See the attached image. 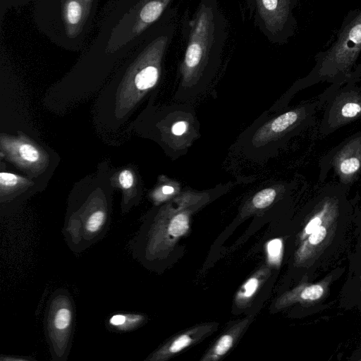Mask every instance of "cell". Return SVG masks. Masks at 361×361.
Returning <instances> with one entry per match:
<instances>
[{"mask_svg":"<svg viewBox=\"0 0 361 361\" xmlns=\"http://www.w3.org/2000/svg\"><path fill=\"white\" fill-rule=\"evenodd\" d=\"M143 319V317L139 314H118L110 318L109 324L118 330L126 331L137 326Z\"/></svg>","mask_w":361,"mask_h":361,"instance_id":"obj_12","label":"cell"},{"mask_svg":"<svg viewBox=\"0 0 361 361\" xmlns=\"http://www.w3.org/2000/svg\"><path fill=\"white\" fill-rule=\"evenodd\" d=\"M277 195L276 190L273 187L264 188L257 192L252 198V206L258 209L269 206Z\"/></svg>","mask_w":361,"mask_h":361,"instance_id":"obj_14","label":"cell"},{"mask_svg":"<svg viewBox=\"0 0 361 361\" xmlns=\"http://www.w3.org/2000/svg\"><path fill=\"white\" fill-rule=\"evenodd\" d=\"M100 0H35L33 19L51 42L78 51L86 44Z\"/></svg>","mask_w":361,"mask_h":361,"instance_id":"obj_3","label":"cell"},{"mask_svg":"<svg viewBox=\"0 0 361 361\" xmlns=\"http://www.w3.org/2000/svg\"><path fill=\"white\" fill-rule=\"evenodd\" d=\"M189 130V123L185 120H179L173 123L171 133L175 137H182Z\"/></svg>","mask_w":361,"mask_h":361,"instance_id":"obj_23","label":"cell"},{"mask_svg":"<svg viewBox=\"0 0 361 361\" xmlns=\"http://www.w3.org/2000/svg\"><path fill=\"white\" fill-rule=\"evenodd\" d=\"M360 166V162L356 157H350L343 160L340 169L343 173L350 174L357 171Z\"/></svg>","mask_w":361,"mask_h":361,"instance_id":"obj_22","label":"cell"},{"mask_svg":"<svg viewBox=\"0 0 361 361\" xmlns=\"http://www.w3.org/2000/svg\"><path fill=\"white\" fill-rule=\"evenodd\" d=\"M118 180L120 185L125 189L130 188L133 185L134 181L133 176L128 170L123 171L119 175Z\"/></svg>","mask_w":361,"mask_h":361,"instance_id":"obj_25","label":"cell"},{"mask_svg":"<svg viewBox=\"0 0 361 361\" xmlns=\"http://www.w3.org/2000/svg\"><path fill=\"white\" fill-rule=\"evenodd\" d=\"M324 215L325 210L323 209L319 213L314 216L306 224L302 235V239L305 240L311 233L317 229L319 226H321L324 222Z\"/></svg>","mask_w":361,"mask_h":361,"instance_id":"obj_19","label":"cell"},{"mask_svg":"<svg viewBox=\"0 0 361 361\" xmlns=\"http://www.w3.org/2000/svg\"><path fill=\"white\" fill-rule=\"evenodd\" d=\"M260 280L258 276L250 277L241 287L238 293L237 298L240 300H245L252 298L259 286Z\"/></svg>","mask_w":361,"mask_h":361,"instance_id":"obj_17","label":"cell"},{"mask_svg":"<svg viewBox=\"0 0 361 361\" xmlns=\"http://www.w3.org/2000/svg\"><path fill=\"white\" fill-rule=\"evenodd\" d=\"M46 319V336L54 360H65L69 350L73 328L74 310L68 294L54 293L51 298Z\"/></svg>","mask_w":361,"mask_h":361,"instance_id":"obj_6","label":"cell"},{"mask_svg":"<svg viewBox=\"0 0 361 361\" xmlns=\"http://www.w3.org/2000/svg\"><path fill=\"white\" fill-rule=\"evenodd\" d=\"M200 329H192L174 338L157 351L151 360L164 359L179 353L191 345L195 340L199 339L198 338L200 337Z\"/></svg>","mask_w":361,"mask_h":361,"instance_id":"obj_9","label":"cell"},{"mask_svg":"<svg viewBox=\"0 0 361 361\" xmlns=\"http://www.w3.org/2000/svg\"><path fill=\"white\" fill-rule=\"evenodd\" d=\"M252 25L271 44L283 45L295 35L298 0H240Z\"/></svg>","mask_w":361,"mask_h":361,"instance_id":"obj_4","label":"cell"},{"mask_svg":"<svg viewBox=\"0 0 361 361\" xmlns=\"http://www.w3.org/2000/svg\"><path fill=\"white\" fill-rule=\"evenodd\" d=\"M324 294V288L320 284H312L303 288L300 293V298L305 301L319 299Z\"/></svg>","mask_w":361,"mask_h":361,"instance_id":"obj_18","label":"cell"},{"mask_svg":"<svg viewBox=\"0 0 361 361\" xmlns=\"http://www.w3.org/2000/svg\"><path fill=\"white\" fill-rule=\"evenodd\" d=\"M298 118V114L295 111H287L264 123L252 137V142L264 145L271 142L276 137L293 125Z\"/></svg>","mask_w":361,"mask_h":361,"instance_id":"obj_8","label":"cell"},{"mask_svg":"<svg viewBox=\"0 0 361 361\" xmlns=\"http://www.w3.org/2000/svg\"><path fill=\"white\" fill-rule=\"evenodd\" d=\"M181 31L185 47L179 66L178 99L202 90L219 68L228 30L219 0H200L191 15L183 16Z\"/></svg>","mask_w":361,"mask_h":361,"instance_id":"obj_1","label":"cell"},{"mask_svg":"<svg viewBox=\"0 0 361 361\" xmlns=\"http://www.w3.org/2000/svg\"><path fill=\"white\" fill-rule=\"evenodd\" d=\"M328 224L327 221H324L323 224L319 226L314 231L311 233L305 239L302 245L298 250V259L302 260L308 255L319 245H321L326 239L328 234Z\"/></svg>","mask_w":361,"mask_h":361,"instance_id":"obj_10","label":"cell"},{"mask_svg":"<svg viewBox=\"0 0 361 361\" xmlns=\"http://www.w3.org/2000/svg\"><path fill=\"white\" fill-rule=\"evenodd\" d=\"M1 147L12 161L23 167H37L44 159L37 147L22 140L1 138Z\"/></svg>","mask_w":361,"mask_h":361,"instance_id":"obj_7","label":"cell"},{"mask_svg":"<svg viewBox=\"0 0 361 361\" xmlns=\"http://www.w3.org/2000/svg\"><path fill=\"white\" fill-rule=\"evenodd\" d=\"M178 0H110L97 37L110 53L132 50Z\"/></svg>","mask_w":361,"mask_h":361,"instance_id":"obj_2","label":"cell"},{"mask_svg":"<svg viewBox=\"0 0 361 361\" xmlns=\"http://www.w3.org/2000/svg\"><path fill=\"white\" fill-rule=\"evenodd\" d=\"M283 243L280 238H274L267 243V252L269 262L274 265H279L281 260Z\"/></svg>","mask_w":361,"mask_h":361,"instance_id":"obj_16","label":"cell"},{"mask_svg":"<svg viewBox=\"0 0 361 361\" xmlns=\"http://www.w3.org/2000/svg\"><path fill=\"white\" fill-rule=\"evenodd\" d=\"M35 0H0V21L4 17L8 9L13 7H20Z\"/></svg>","mask_w":361,"mask_h":361,"instance_id":"obj_21","label":"cell"},{"mask_svg":"<svg viewBox=\"0 0 361 361\" xmlns=\"http://www.w3.org/2000/svg\"><path fill=\"white\" fill-rule=\"evenodd\" d=\"M189 212L178 209L167 224L166 231L171 238H178L183 235L189 229Z\"/></svg>","mask_w":361,"mask_h":361,"instance_id":"obj_11","label":"cell"},{"mask_svg":"<svg viewBox=\"0 0 361 361\" xmlns=\"http://www.w3.org/2000/svg\"><path fill=\"white\" fill-rule=\"evenodd\" d=\"M23 179L13 173L1 172L0 173V184L1 190L9 189L11 187L23 183Z\"/></svg>","mask_w":361,"mask_h":361,"instance_id":"obj_20","label":"cell"},{"mask_svg":"<svg viewBox=\"0 0 361 361\" xmlns=\"http://www.w3.org/2000/svg\"><path fill=\"white\" fill-rule=\"evenodd\" d=\"M179 190L180 187L177 182L168 180L154 190L153 199L158 202H163L177 195Z\"/></svg>","mask_w":361,"mask_h":361,"instance_id":"obj_15","label":"cell"},{"mask_svg":"<svg viewBox=\"0 0 361 361\" xmlns=\"http://www.w3.org/2000/svg\"><path fill=\"white\" fill-rule=\"evenodd\" d=\"M361 111L360 104L355 102L345 104L341 109V114L344 117L352 118L357 116Z\"/></svg>","mask_w":361,"mask_h":361,"instance_id":"obj_24","label":"cell"},{"mask_svg":"<svg viewBox=\"0 0 361 361\" xmlns=\"http://www.w3.org/2000/svg\"><path fill=\"white\" fill-rule=\"evenodd\" d=\"M235 340V333L233 331L228 332L222 335L217 341L212 348L209 358L207 360H216L225 355L233 346Z\"/></svg>","mask_w":361,"mask_h":361,"instance_id":"obj_13","label":"cell"},{"mask_svg":"<svg viewBox=\"0 0 361 361\" xmlns=\"http://www.w3.org/2000/svg\"><path fill=\"white\" fill-rule=\"evenodd\" d=\"M361 52V6L345 16L336 40L317 56L318 71L329 74L345 72Z\"/></svg>","mask_w":361,"mask_h":361,"instance_id":"obj_5","label":"cell"}]
</instances>
